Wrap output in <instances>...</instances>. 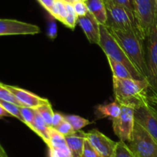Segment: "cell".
<instances>
[{
	"label": "cell",
	"instance_id": "cell-37",
	"mask_svg": "<svg viewBox=\"0 0 157 157\" xmlns=\"http://www.w3.org/2000/svg\"><path fill=\"white\" fill-rule=\"evenodd\" d=\"M0 157H9L7 153H6V150H5L4 148L2 147L1 144H0Z\"/></svg>",
	"mask_w": 157,
	"mask_h": 157
},
{
	"label": "cell",
	"instance_id": "cell-18",
	"mask_svg": "<svg viewBox=\"0 0 157 157\" xmlns=\"http://www.w3.org/2000/svg\"><path fill=\"white\" fill-rule=\"evenodd\" d=\"M107 60L113 72V77L118 78H134L124 64L112 59L110 57H107Z\"/></svg>",
	"mask_w": 157,
	"mask_h": 157
},
{
	"label": "cell",
	"instance_id": "cell-6",
	"mask_svg": "<svg viewBox=\"0 0 157 157\" xmlns=\"http://www.w3.org/2000/svg\"><path fill=\"white\" fill-rule=\"evenodd\" d=\"M134 16L143 37L150 33L157 16L156 0H132Z\"/></svg>",
	"mask_w": 157,
	"mask_h": 157
},
{
	"label": "cell",
	"instance_id": "cell-1",
	"mask_svg": "<svg viewBox=\"0 0 157 157\" xmlns=\"http://www.w3.org/2000/svg\"><path fill=\"white\" fill-rule=\"evenodd\" d=\"M113 94L115 101L121 106H128L133 109L149 103L147 79L118 78L113 77Z\"/></svg>",
	"mask_w": 157,
	"mask_h": 157
},
{
	"label": "cell",
	"instance_id": "cell-7",
	"mask_svg": "<svg viewBox=\"0 0 157 157\" xmlns=\"http://www.w3.org/2000/svg\"><path fill=\"white\" fill-rule=\"evenodd\" d=\"M147 81L153 92H157V16L145 38Z\"/></svg>",
	"mask_w": 157,
	"mask_h": 157
},
{
	"label": "cell",
	"instance_id": "cell-27",
	"mask_svg": "<svg viewBox=\"0 0 157 157\" xmlns=\"http://www.w3.org/2000/svg\"><path fill=\"white\" fill-rule=\"evenodd\" d=\"M0 99L5 100V101L10 102V103L16 104L21 106L19 102L16 99L15 95L4 86V83H0Z\"/></svg>",
	"mask_w": 157,
	"mask_h": 157
},
{
	"label": "cell",
	"instance_id": "cell-19",
	"mask_svg": "<svg viewBox=\"0 0 157 157\" xmlns=\"http://www.w3.org/2000/svg\"><path fill=\"white\" fill-rule=\"evenodd\" d=\"M48 157H72L67 143L61 144L49 145Z\"/></svg>",
	"mask_w": 157,
	"mask_h": 157
},
{
	"label": "cell",
	"instance_id": "cell-39",
	"mask_svg": "<svg viewBox=\"0 0 157 157\" xmlns=\"http://www.w3.org/2000/svg\"><path fill=\"white\" fill-rule=\"evenodd\" d=\"M74 2H80V1H84V0H73Z\"/></svg>",
	"mask_w": 157,
	"mask_h": 157
},
{
	"label": "cell",
	"instance_id": "cell-5",
	"mask_svg": "<svg viewBox=\"0 0 157 157\" xmlns=\"http://www.w3.org/2000/svg\"><path fill=\"white\" fill-rule=\"evenodd\" d=\"M127 144L136 157H157V142L136 121L132 138Z\"/></svg>",
	"mask_w": 157,
	"mask_h": 157
},
{
	"label": "cell",
	"instance_id": "cell-25",
	"mask_svg": "<svg viewBox=\"0 0 157 157\" xmlns=\"http://www.w3.org/2000/svg\"><path fill=\"white\" fill-rule=\"evenodd\" d=\"M0 104L4 107V109L10 114L12 116L15 117L18 120L23 123L22 116H21V111H20V106L16 104L10 103V102L5 101V100L0 99Z\"/></svg>",
	"mask_w": 157,
	"mask_h": 157
},
{
	"label": "cell",
	"instance_id": "cell-20",
	"mask_svg": "<svg viewBox=\"0 0 157 157\" xmlns=\"http://www.w3.org/2000/svg\"><path fill=\"white\" fill-rule=\"evenodd\" d=\"M52 17L55 19L58 20L61 23L64 24L66 16H67V9H66V2L62 0H56L54 6L52 13Z\"/></svg>",
	"mask_w": 157,
	"mask_h": 157
},
{
	"label": "cell",
	"instance_id": "cell-14",
	"mask_svg": "<svg viewBox=\"0 0 157 157\" xmlns=\"http://www.w3.org/2000/svg\"><path fill=\"white\" fill-rule=\"evenodd\" d=\"M64 137L72 157H82L84 143L87 140L86 132L82 130L75 131L73 133Z\"/></svg>",
	"mask_w": 157,
	"mask_h": 157
},
{
	"label": "cell",
	"instance_id": "cell-42",
	"mask_svg": "<svg viewBox=\"0 0 157 157\" xmlns=\"http://www.w3.org/2000/svg\"></svg>",
	"mask_w": 157,
	"mask_h": 157
},
{
	"label": "cell",
	"instance_id": "cell-13",
	"mask_svg": "<svg viewBox=\"0 0 157 157\" xmlns=\"http://www.w3.org/2000/svg\"><path fill=\"white\" fill-rule=\"evenodd\" d=\"M78 24L81 26L86 37L92 44H98L100 40V23L90 12L78 18Z\"/></svg>",
	"mask_w": 157,
	"mask_h": 157
},
{
	"label": "cell",
	"instance_id": "cell-31",
	"mask_svg": "<svg viewBox=\"0 0 157 157\" xmlns=\"http://www.w3.org/2000/svg\"><path fill=\"white\" fill-rule=\"evenodd\" d=\"M47 35L51 39H55L58 35V28H57V24L55 20H52L49 22L48 26Z\"/></svg>",
	"mask_w": 157,
	"mask_h": 157
},
{
	"label": "cell",
	"instance_id": "cell-23",
	"mask_svg": "<svg viewBox=\"0 0 157 157\" xmlns=\"http://www.w3.org/2000/svg\"><path fill=\"white\" fill-rule=\"evenodd\" d=\"M66 9H67V16H66L64 25L68 29L74 30L78 23V16L72 4L66 3Z\"/></svg>",
	"mask_w": 157,
	"mask_h": 157
},
{
	"label": "cell",
	"instance_id": "cell-12",
	"mask_svg": "<svg viewBox=\"0 0 157 157\" xmlns=\"http://www.w3.org/2000/svg\"><path fill=\"white\" fill-rule=\"evenodd\" d=\"M4 86L15 95L16 99L21 104V106H26V107L35 109L41 105L49 103V100L48 99L38 96L30 91H27L24 89L12 86V85L4 84Z\"/></svg>",
	"mask_w": 157,
	"mask_h": 157
},
{
	"label": "cell",
	"instance_id": "cell-32",
	"mask_svg": "<svg viewBox=\"0 0 157 157\" xmlns=\"http://www.w3.org/2000/svg\"><path fill=\"white\" fill-rule=\"evenodd\" d=\"M40 3L41 6L48 12L50 15H52V10H53L54 6L55 4L56 0H37Z\"/></svg>",
	"mask_w": 157,
	"mask_h": 157
},
{
	"label": "cell",
	"instance_id": "cell-28",
	"mask_svg": "<svg viewBox=\"0 0 157 157\" xmlns=\"http://www.w3.org/2000/svg\"><path fill=\"white\" fill-rule=\"evenodd\" d=\"M82 157H102L101 154L86 140L84 143V150H83Z\"/></svg>",
	"mask_w": 157,
	"mask_h": 157
},
{
	"label": "cell",
	"instance_id": "cell-22",
	"mask_svg": "<svg viewBox=\"0 0 157 157\" xmlns=\"http://www.w3.org/2000/svg\"><path fill=\"white\" fill-rule=\"evenodd\" d=\"M64 118H65V120H67L71 125L75 131L81 130V129L84 126L92 123V122H90L88 119H86L77 115H64Z\"/></svg>",
	"mask_w": 157,
	"mask_h": 157
},
{
	"label": "cell",
	"instance_id": "cell-4",
	"mask_svg": "<svg viewBox=\"0 0 157 157\" xmlns=\"http://www.w3.org/2000/svg\"><path fill=\"white\" fill-rule=\"evenodd\" d=\"M104 1L107 12V22L106 24L107 28L115 30H133L141 34L136 24L134 14L125 8L117 5L112 0Z\"/></svg>",
	"mask_w": 157,
	"mask_h": 157
},
{
	"label": "cell",
	"instance_id": "cell-30",
	"mask_svg": "<svg viewBox=\"0 0 157 157\" xmlns=\"http://www.w3.org/2000/svg\"><path fill=\"white\" fill-rule=\"evenodd\" d=\"M56 130H58L60 133L62 134L64 136H67V135H70V134L73 133V132H75L74 129L72 128L71 125L67 120L63 121L62 123L58 126Z\"/></svg>",
	"mask_w": 157,
	"mask_h": 157
},
{
	"label": "cell",
	"instance_id": "cell-34",
	"mask_svg": "<svg viewBox=\"0 0 157 157\" xmlns=\"http://www.w3.org/2000/svg\"><path fill=\"white\" fill-rule=\"evenodd\" d=\"M64 120H65V118H64V115H62L60 112H55L53 115V118H52V128L56 129L58 126Z\"/></svg>",
	"mask_w": 157,
	"mask_h": 157
},
{
	"label": "cell",
	"instance_id": "cell-38",
	"mask_svg": "<svg viewBox=\"0 0 157 157\" xmlns=\"http://www.w3.org/2000/svg\"><path fill=\"white\" fill-rule=\"evenodd\" d=\"M62 1H64L66 3H71V4H73L74 3L73 0H62Z\"/></svg>",
	"mask_w": 157,
	"mask_h": 157
},
{
	"label": "cell",
	"instance_id": "cell-21",
	"mask_svg": "<svg viewBox=\"0 0 157 157\" xmlns=\"http://www.w3.org/2000/svg\"><path fill=\"white\" fill-rule=\"evenodd\" d=\"M35 109L38 112V113L42 117V119L45 122L46 124L49 127H52V118H53V115L55 112H53V109H52V106L51 105L50 102L35 108Z\"/></svg>",
	"mask_w": 157,
	"mask_h": 157
},
{
	"label": "cell",
	"instance_id": "cell-29",
	"mask_svg": "<svg viewBox=\"0 0 157 157\" xmlns=\"http://www.w3.org/2000/svg\"><path fill=\"white\" fill-rule=\"evenodd\" d=\"M72 5H73L74 9H75V12H76L78 17L84 16V15H85L89 12L87 4H86V2L84 1L75 2Z\"/></svg>",
	"mask_w": 157,
	"mask_h": 157
},
{
	"label": "cell",
	"instance_id": "cell-11",
	"mask_svg": "<svg viewBox=\"0 0 157 157\" xmlns=\"http://www.w3.org/2000/svg\"><path fill=\"white\" fill-rule=\"evenodd\" d=\"M86 138L90 145L102 157H113L117 142L110 138L96 129L86 132Z\"/></svg>",
	"mask_w": 157,
	"mask_h": 157
},
{
	"label": "cell",
	"instance_id": "cell-10",
	"mask_svg": "<svg viewBox=\"0 0 157 157\" xmlns=\"http://www.w3.org/2000/svg\"><path fill=\"white\" fill-rule=\"evenodd\" d=\"M41 32L39 26L16 19L0 18V36L2 35H35Z\"/></svg>",
	"mask_w": 157,
	"mask_h": 157
},
{
	"label": "cell",
	"instance_id": "cell-3",
	"mask_svg": "<svg viewBox=\"0 0 157 157\" xmlns=\"http://www.w3.org/2000/svg\"><path fill=\"white\" fill-rule=\"evenodd\" d=\"M98 46L102 49L107 57H110L112 59L124 64L135 79H146L140 74L107 26L104 25H100V40Z\"/></svg>",
	"mask_w": 157,
	"mask_h": 157
},
{
	"label": "cell",
	"instance_id": "cell-17",
	"mask_svg": "<svg viewBox=\"0 0 157 157\" xmlns=\"http://www.w3.org/2000/svg\"><path fill=\"white\" fill-rule=\"evenodd\" d=\"M97 112L101 117H109L113 119L121 114V106L116 101L106 105H99L97 107Z\"/></svg>",
	"mask_w": 157,
	"mask_h": 157
},
{
	"label": "cell",
	"instance_id": "cell-8",
	"mask_svg": "<svg viewBox=\"0 0 157 157\" xmlns=\"http://www.w3.org/2000/svg\"><path fill=\"white\" fill-rule=\"evenodd\" d=\"M112 121L115 135L121 141L128 143L131 139L134 127V109L128 106H121V114Z\"/></svg>",
	"mask_w": 157,
	"mask_h": 157
},
{
	"label": "cell",
	"instance_id": "cell-33",
	"mask_svg": "<svg viewBox=\"0 0 157 157\" xmlns=\"http://www.w3.org/2000/svg\"><path fill=\"white\" fill-rule=\"evenodd\" d=\"M112 1L114 3H116L117 5H119V6L125 8L126 9H127V10L130 11V12L134 14V10H133V2H132V0H112Z\"/></svg>",
	"mask_w": 157,
	"mask_h": 157
},
{
	"label": "cell",
	"instance_id": "cell-35",
	"mask_svg": "<svg viewBox=\"0 0 157 157\" xmlns=\"http://www.w3.org/2000/svg\"><path fill=\"white\" fill-rule=\"evenodd\" d=\"M148 101L150 105L157 109V92H153L152 95H149Z\"/></svg>",
	"mask_w": 157,
	"mask_h": 157
},
{
	"label": "cell",
	"instance_id": "cell-16",
	"mask_svg": "<svg viewBox=\"0 0 157 157\" xmlns=\"http://www.w3.org/2000/svg\"><path fill=\"white\" fill-rule=\"evenodd\" d=\"M50 129L51 127H49L46 124L42 117L37 112L35 119H34L33 123H32V130L35 132L37 135H39L46 144H48L49 138H50Z\"/></svg>",
	"mask_w": 157,
	"mask_h": 157
},
{
	"label": "cell",
	"instance_id": "cell-2",
	"mask_svg": "<svg viewBox=\"0 0 157 157\" xmlns=\"http://www.w3.org/2000/svg\"><path fill=\"white\" fill-rule=\"evenodd\" d=\"M115 39L121 46L124 52L132 62L138 72L147 79V66L146 60L145 39L140 33L133 30H115L109 29Z\"/></svg>",
	"mask_w": 157,
	"mask_h": 157
},
{
	"label": "cell",
	"instance_id": "cell-9",
	"mask_svg": "<svg viewBox=\"0 0 157 157\" xmlns=\"http://www.w3.org/2000/svg\"><path fill=\"white\" fill-rule=\"evenodd\" d=\"M134 120L157 142V109L150 103L134 109Z\"/></svg>",
	"mask_w": 157,
	"mask_h": 157
},
{
	"label": "cell",
	"instance_id": "cell-36",
	"mask_svg": "<svg viewBox=\"0 0 157 157\" xmlns=\"http://www.w3.org/2000/svg\"><path fill=\"white\" fill-rule=\"evenodd\" d=\"M12 115L4 109L2 106L0 104V119L3 118V117H10Z\"/></svg>",
	"mask_w": 157,
	"mask_h": 157
},
{
	"label": "cell",
	"instance_id": "cell-40",
	"mask_svg": "<svg viewBox=\"0 0 157 157\" xmlns=\"http://www.w3.org/2000/svg\"><path fill=\"white\" fill-rule=\"evenodd\" d=\"M84 2H85V1H86V0H84Z\"/></svg>",
	"mask_w": 157,
	"mask_h": 157
},
{
	"label": "cell",
	"instance_id": "cell-26",
	"mask_svg": "<svg viewBox=\"0 0 157 157\" xmlns=\"http://www.w3.org/2000/svg\"><path fill=\"white\" fill-rule=\"evenodd\" d=\"M113 157H136L133 152L130 150L127 143L120 140L117 144L116 150Z\"/></svg>",
	"mask_w": 157,
	"mask_h": 157
},
{
	"label": "cell",
	"instance_id": "cell-24",
	"mask_svg": "<svg viewBox=\"0 0 157 157\" xmlns=\"http://www.w3.org/2000/svg\"><path fill=\"white\" fill-rule=\"evenodd\" d=\"M20 111H21V116H22L23 123L25 124L29 129H32V123H33L34 119H35L37 112L36 109L35 108L20 106Z\"/></svg>",
	"mask_w": 157,
	"mask_h": 157
},
{
	"label": "cell",
	"instance_id": "cell-15",
	"mask_svg": "<svg viewBox=\"0 0 157 157\" xmlns=\"http://www.w3.org/2000/svg\"><path fill=\"white\" fill-rule=\"evenodd\" d=\"M89 12L95 17L100 25L106 26L107 22V12L104 0H86Z\"/></svg>",
	"mask_w": 157,
	"mask_h": 157
},
{
	"label": "cell",
	"instance_id": "cell-41",
	"mask_svg": "<svg viewBox=\"0 0 157 157\" xmlns=\"http://www.w3.org/2000/svg\"><path fill=\"white\" fill-rule=\"evenodd\" d=\"M156 2H157V0H156Z\"/></svg>",
	"mask_w": 157,
	"mask_h": 157
}]
</instances>
